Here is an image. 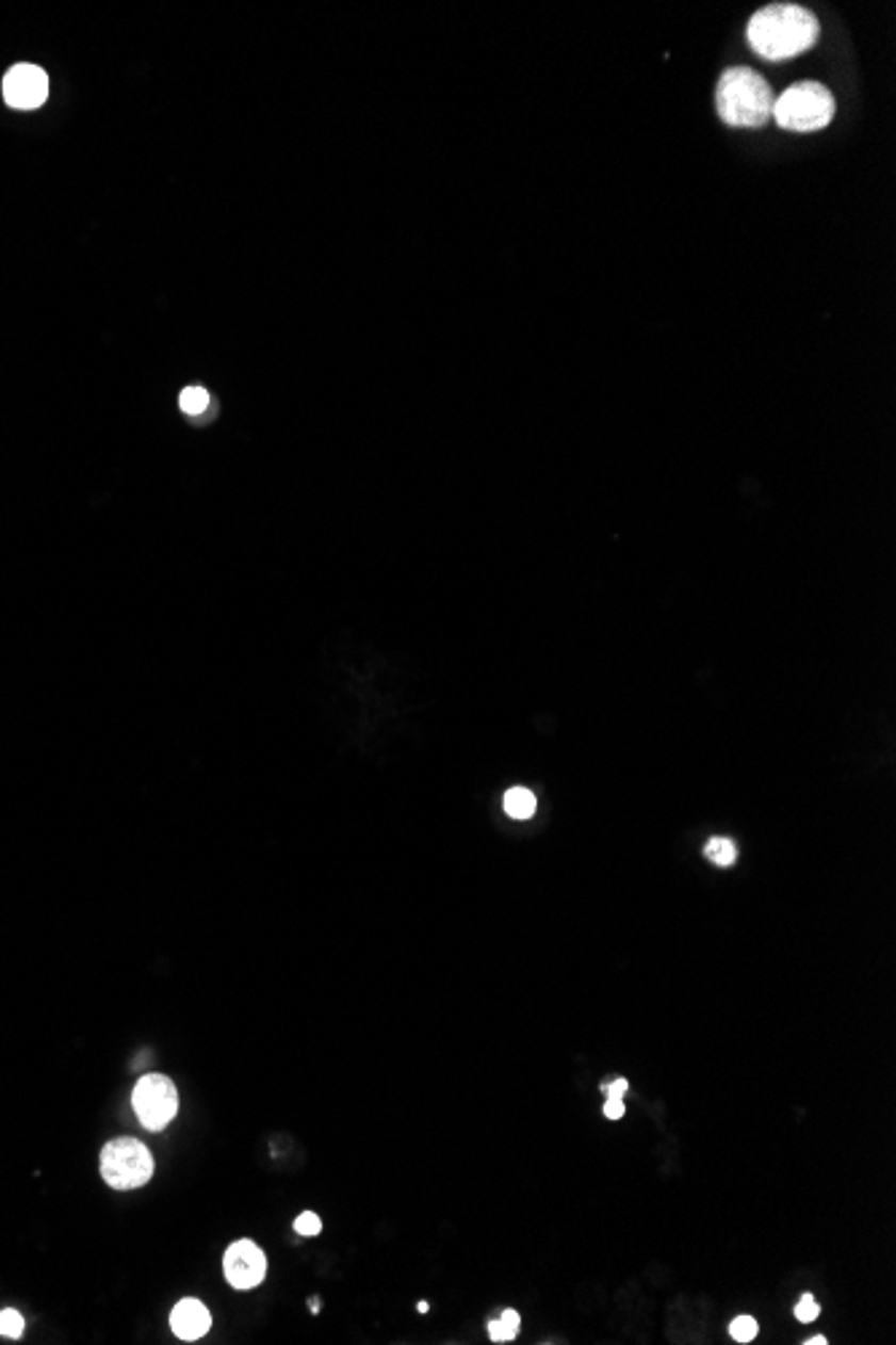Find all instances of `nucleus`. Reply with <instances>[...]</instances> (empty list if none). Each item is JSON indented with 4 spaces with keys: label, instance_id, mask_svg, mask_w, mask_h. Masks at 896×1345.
<instances>
[{
    "label": "nucleus",
    "instance_id": "obj_1",
    "mask_svg": "<svg viewBox=\"0 0 896 1345\" xmlns=\"http://www.w3.org/2000/svg\"><path fill=\"white\" fill-rule=\"evenodd\" d=\"M818 38V19L795 3H773L749 19L746 40L765 60H792Z\"/></svg>",
    "mask_w": 896,
    "mask_h": 1345
},
{
    "label": "nucleus",
    "instance_id": "obj_2",
    "mask_svg": "<svg viewBox=\"0 0 896 1345\" xmlns=\"http://www.w3.org/2000/svg\"><path fill=\"white\" fill-rule=\"evenodd\" d=\"M717 111L728 127H763L773 118V92L760 74L733 67L717 84Z\"/></svg>",
    "mask_w": 896,
    "mask_h": 1345
},
{
    "label": "nucleus",
    "instance_id": "obj_3",
    "mask_svg": "<svg viewBox=\"0 0 896 1345\" xmlns=\"http://www.w3.org/2000/svg\"><path fill=\"white\" fill-rule=\"evenodd\" d=\"M835 116V97L825 84L800 81L773 100V118L789 132H816Z\"/></svg>",
    "mask_w": 896,
    "mask_h": 1345
},
{
    "label": "nucleus",
    "instance_id": "obj_4",
    "mask_svg": "<svg viewBox=\"0 0 896 1345\" xmlns=\"http://www.w3.org/2000/svg\"><path fill=\"white\" fill-rule=\"evenodd\" d=\"M100 1173L113 1189L143 1187L153 1177V1157L137 1139H116L102 1147Z\"/></svg>",
    "mask_w": 896,
    "mask_h": 1345
},
{
    "label": "nucleus",
    "instance_id": "obj_5",
    "mask_svg": "<svg viewBox=\"0 0 896 1345\" xmlns=\"http://www.w3.org/2000/svg\"><path fill=\"white\" fill-rule=\"evenodd\" d=\"M132 1106L148 1131H162L178 1115V1088L162 1074H148L134 1085Z\"/></svg>",
    "mask_w": 896,
    "mask_h": 1345
},
{
    "label": "nucleus",
    "instance_id": "obj_6",
    "mask_svg": "<svg viewBox=\"0 0 896 1345\" xmlns=\"http://www.w3.org/2000/svg\"><path fill=\"white\" fill-rule=\"evenodd\" d=\"M223 1273L234 1290H252L266 1276V1254L252 1241H237L223 1257Z\"/></svg>",
    "mask_w": 896,
    "mask_h": 1345
},
{
    "label": "nucleus",
    "instance_id": "obj_7",
    "mask_svg": "<svg viewBox=\"0 0 896 1345\" xmlns=\"http://www.w3.org/2000/svg\"><path fill=\"white\" fill-rule=\"evenodd\" d=\"M46 95H49V79L35 65L12 67L3 79V97H6L9 106L19 108V111H33V108L44 106Z\"/></svg>",
    "mask_w": 896,
    "mask_h": 1345
},
{
    "label": "nucleus",
    "instance_id": "obj_8",
    "mask_svg": "<svg viewBox=\"0 0 896 1345\" xmlns=\"http://www.w3.org/2000/svg\"><path fill=\"white\" fill-rule=\"evenodd\" d=\"M210 1311L199 1300H180L173 1311V1329L180 1340H199L210 1329Z\"/></svg>",
    "mask_w": 896,
    "mask_h": 1345
},
{
    "label": "nucleus",
    "instance_id": "obj_9",
    "mask_svg": "<svg viewBox=\"0 0 896 1345\" xmlns=\"http://www.w3.org/2000/svg\"><path fill=\"white\" fill-rule=\"evenodd\" d=\"M505 811L512 820H530L537 811V798L526 788H510L505 793Z\"/></svg>",
    "mask_w": 896,
    "mask_h": 1345
},
{
    "label": "nucleus",
    "instance_id": "obj_10",
    "mask_svg": "<svg viewBox=\"0 0 896 1345\" xmlns=\"http://www.w3.org/2000/svg\"><path fill=\"white\" fill-rule=\"evenodd\" d=\"M518 1329H521V1316L516 1311H505L500 1318L489 1322V1334L494 1343H507L516 1338Z\"/></svg>",
    "mask_w": 896,
    "mask_h": 1345
},
{
    "label": "nucleus",
    "instance_id": "obj_11",
    "mask_svg": "<svg viewBox=\"0 0 896 1345\" xmlns=\"http://www.w3.org/2000/svg\"><path fill=\"white\" fill-rule=\"evenodd\" d=\"M706 857L714 865L730 868L735 862V857H738V848H735V843L730 838H712L706 843Z\"/></svg>",
    "mask_w": 896,
    "mask_h": 1345
},
{
    "label": "nucleus",
    "instance_id": "obj_12",
    "mask_svg": "<svg viewBox=\"0 0 896 1345\" xmlns=\"http://www.w3.org/2000/svg\"><path fill=\"white\" fill-rule=\"evenodd\" d=\"M207 406H210V395H207V390H201V387H189V390H183V395H180V408H183L185 414H191V417H199Z\"/></svg>",
    "mask_w": 896,
    "mask_h": 1345
},
{
    "label": "nucleus",
    "instance_id": "obj_13",
    "mask_svg": "<svg viewBox=\"0 0 896 1345\" xmlns=\"http://www.w3.org/2000/svg\"><path fill=\"white\" fill-rule=\"evenodd\" d=\"M22 1332H25L22 1313H17L14 1308L0 1311V1334H6V1338H22Z\"/></svg>",
    "mask_w": 896,
    "mask_h": 1345
},
{
    "label": "nucleus",
    "instance_id": "obj_14",
    "mask_svg": "<svg viewBox=\"0 0 896 1345\" xmlns=\"http://www.w3.org/2000/svg\"><path fill=\"white\" fill-rule=\"evenodd\" d=\"M730 1334H733V1340H738V1343H752V1340L757 1338V1322H754L752 1316L733 1318V1324H730Z\"/></svg>",
    "mask_w": 896,
    "mask_h": 1345
},
{
    "label": "nucleus",
    "instance_id": "obj_15",
    "mask_svg": "<svg viewBox=\"0 0 896 1345\" xmlns=\"http://www.w3.org/2000/svg\"><path fill=\"white\" fill-rule=\"evenodd\" d=\"M293 1228H295V1233H302V1235H317L320 1230H323V1222H320V1217L314 1212H304L302 1217L295 1219Z\"/></svg>",
    "mask_w": 896,
    "mask_h": 1345
},
{
    "label": "nucleus",
    "instance_id": "obj_16",
    "mask_svg": "<svg viewBox=\"0 0 896 1345\" xmlns=\"http://www.w3.org/2000/svg\"><path fill=\"white\" fill-rule=\"evenodd\" d=\"M795 1313H797V1318H800L802 1324H808V1322H813V1318H818V1313H821V1308H818L816 1297H813V1295H802V1300L797 1302V1311H795Z\"/></svg>",
    "mask_w": 896,
    "mask_h": 1345
},
{
    "label": "nucleus",
    "instance_id": "obj_17",
    "mask_svg": "<svg viewBox=\"0 0 896 1345\" xmlns=\"http://www.w3.org/2000/svg\"><path fill=\"white\" fill-rule=\"evenodd\" d=\"M604 1115H607L609 1120H620V1117L625 1115L623 1099H613V1096H607V1104H604Z\"/></svg>",
    "mask_w": 896,
    "mask_h": 1345
},
{
    "label": "nucleus",
    "instance_id": "obj_18",
    "mask_svg": "<svg viewBox=\"0 0 896 1345\" xmlns=\"http://www.w3.org/2000/svg\"><path fill=\"white\" fill-rule=\"evenodd\" d=\"M604 1090H607V1096H613V1099H625V1093H629V1080H623V1077L613 1080V1083L604 1085Z\"/></svg>",
    "mask_w": 896,
    "mask_h": 1345
},
{
    "label": "nucleus",
    "instance_id": "obj_19",
    "mask_svg": "<svg viewBox=\"0 0 896 1345\" xmlns=\"http://www.w3.org/2000/svg\"><path fill=\"white\" fill-rule=\"evenodd\" d=\"M805 1343H808V1345H827V1338H821V1334H816V1338L805 1340Z\"/></svg>",
    "mask_w": 896,
    "mask_h": 1345
},
{
    "label": "nucleus",
    "instance_id": "obj_20",
    "mask_svg": "<svg viewBox=\"0 0 896 1345\" xmlns=\"http://www.w3.org/2000/svg\"><path fill=\"white\" fill-rule=\"evenodd\" d=\"M309 1308H312V1311H314V1313H317V1311H320V1300H317V1297H312V1300H309Z\"/></svg>",
    "mask_w": 896,
    "mask_h": 1345
},
{
    "label": "nucleus",
    "instance_id": "obj_21",
    "mask_svg": "<svg viewBox=\"0 0 896 1345\" xmlns=\"http://www.w3.org/2000/svg\"><path fill=\"white\" fill-rule=\"evenodd\" d=\"M417 1308H419V1313H427V1311H429V1306H427V1302H419V1306H417Z\"/></svg>",
    "mask_w": 896,
    "mask_h": 1345
}]
</instances>
